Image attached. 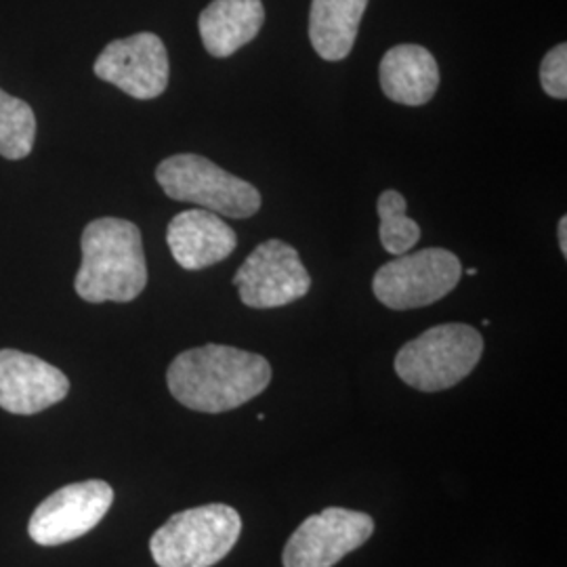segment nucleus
Masks as SVG:
<instances>
[{
  "mask_svg": "<svg viewBox=\"0 0 567 567\" xmlns=\"http://www.w3.org/2000/svg\"><path fill=\"white\" fill-rule=\"evenodd\" d=\"M112 503L114 489L102 480L60 487L32 513L28 534L41 547L72 543L100 526Z\"/></svg>",
  "mask_w": 567,
  "mask_h": 567,
  "instance_id": "7",
  "label": "nucleus"
},
{
  "mask_svg": "<svg viewBox=\"0 0 567 567\" xmlns=\"http://www.w3.org/2000/svg\"><path fill=\"white\" fill-rule=\"evenodd\" d=\"M379 72L386 97L410 107L431 102L440 86L437 61L421 44H398L389 49Z\"/></svg>",
  "mask_w": 567,
  "mask_h": 567,
  "instance_id": "13",
  "label": "nucleus"
},
{
  "mask_svg": "<svg viewBox=\"0 0 567 567\" xmlns=\"http://www.w3.org/2000/svg\"><path fill=\"white\" fill-rule=\"evenodd\" d=\"M34 140V110L0 89V156L7 161H21L32 152Z\"/></svg>",
  "mask_w": 567,
  "mask_h": 567,
  "instance_id": "16",
  "label": "nucleus"
},
{
  "mask_svg": "<svg viewBox=\"0 0 567 567\" xmlns=\"http://www.w3.org/2000/svg\"><path fill=\"white\" fill-rule=\"evenodd\" d=\"M240 532V513L229 505L187 508L154 532L150 550L158 567H213L236 547Z\"/></svg>",
  "mask_w": 567,
  "mask_h": 567,
  "instance_id": "3",
  "label": "nucleus"
},
{
  "mask_svg": "<svg viewBox=\"0 0 567 567\" xmlns=\"http://www.w3.org/2000/svg\"><path fill=\"white\" fill-rule=\"evenodd\" d=\"M70 381L60 368L18 349H0V408L30 416L60 404Z\"/></svg>",
  "mask_w": 567,
  "mask_h": 567,
  "instance_id": "11",
  "label": "nucleus"
},
{
  "mask_svg": "<svg viewBox=\"0 0 567 567\" xmlns=\"http://www.w3.org/2000/svg\"><path fill=\"white\" fill-rule=\"evenodd\" d=\"M168 391L179 404L221 414L261 395L271 383V365L264 355L227 347L204 344L179 353L166 372Z\"/></svg>",
  "mask_w": 567,
  "mask_h": 567,
  "instance_id": "1",
  "label": "nucleus"
},
{
  "mask_svg": "<svg viewBox=\"0 0 567 567\" xmlns=\"http://www.w3.org/2000/svg\"><path fill=\"white\" fill-rule=\"evenodd\" d=\"M379 219H381L379 236L389 255L402 257L421 240V227L405 215V198L400 192L386 189L381 194Z\"/></svg>",
  "mask_w": 567,
  "mask_h": 567,
  "instance_id": "17",
  "label": "nucleus"
},
{
  "mask_svg": "<svg viewBox=\"0 0 567 567\" xmlns=\"http://www.w3.org/2000/svg\"><path fill=\"white\" fill-rule=\"evenodd\" d=\"M156 182L171 200L198 204L229 219L252 217L261 208V194L255 185L196 154L163 161L156 168Z\"/></svg>",
  "mask_w": 567,
  "mask_h": 567,
  "instance_id": "5",
  "label": "nucleus"
},
{
  "mask_svg": "<svg viewBox=\"0 0 567 567\" xmlns=\"http://www.w3.org/2000/svg\"><path fill=\"white\" fill-rule=\"evenodd\" d=\"M166 243L183 269L198 271L227 259L238 246V236L219 215L194 208L183 210L168 224Z\"/></svg>",
  "mask_w": 567,
  "mask_h": 567,
  "instance_id": "12",
  "label": "nucleus"
},
{
  "mask_svg": "<svg viewBox=\"0 0 567 567\" xmlns=\"http://www.w3.org/2000/svg\"><path fill=\"white\" fill-rule=\"evenodd\" d=\"M95 76L135 100H156L168 86V53L152 32L110 42L95 60Z\"/></svg>",
  "mask_w": 567,
  "mask_h": 567,
  "instance_id": "10",
  "label": "nucleus"
},
{
  "mask_svg": "<svg viewBox=\"0 0 567 567\" xmlns=\"http://www.w3.org/2000/svg\"><path fill=\"white\" fill-rule=\"evenodd\" d=\"M557 236H559V248H561L564 257H567V217H561L559 227H557Z\"/></svg>",
  "mask_w": 567,
  "mask_h": 567,
  "instance_id": "19",
  "label": "nucleus"
},
{
  "mask_svg": "<svg viewBox=\"0 0 567 567\" xmlns=\"http://www.w3.org/2000/svg\"><path fill=\"white\" fill-rule=\"evenodd\" d=\"M234 284L246 307L274 309L303 299L311 278L297 248L282 240H267L246 257Z\"/></svg>",
  "mask_w": 567,
  "mask_h": 567,
  "instance_id": "9",
  "label": "nucleus"
},
{
  "mask_svg": "<svg viewBox=\"0 0 567 567\" xmlns=\"http://www.w3.org/2000/svg\"><path fill=\"white\" fill-rule=\"evenodd\" d=\"M265 21L261 0H213L200 13L204 49L225 60L252 41Z\"/></svg>",
  "mask_w": 567,
  "mask_h": 567,
  "instance_id": "14",
  "label": "nucleus"
},
{
  "mask_svg": "<svg viewBox=\"0 0 567 567\" xmlns=\"http://www.w3.org/2000/svg\"><path fill=\"white\" fill-rule=\"evenodd\" d=\"M368 0H311L309 39L326 61H341L351 53Z\"/></svg>",
  "mask_w": 567,
  "mask_h": 567,
  "instance_id": "15",
  "label": "nucleus"
},
{
  "mask_svg": "<svg viewBox=\"0 0 567 567\" xmlns=\"http://www.w3.org/2000/svg\"><path fill=\"white\" fill-rule=\"evenodd\" d=\"M540 84L548 97L566 100L567 97V44L561 42L553 47L540 65Z\"/></svg>",
  "mask_w": 567,
  "mask_h": 567,
  "instance_id": "18",
  "label": "nucleus"
},
{
  "mask_svg": "<svg viewBox=\"0 0 567 567\" xmlns=\"http://www.w3.org/2000/svg\"><path fill=\"white\" fill-rule=\"evenodd\" d=\"M82 264L74 288L86 303H128L147 284L142 231L126 219L103 217L82 231Z\"/></svg>",
  "mask_w": 567,
  "mask_h": 567,
  "instance_id": "2",
  "label": "nucleus"
},
{
  "mask_svg": "<svg viewBox=\"0 0 567 567\" xmlns=\"http://www.w3.org/2000/svg\"><path fill=\"white\" fill-rule=\"evenodd\" d=\"M466 276H477V269H475V267H468V269H466Z\"/></svg>",
  "mask_w": 567,
  "mask_h": 567,
  "instance_id": "20",
  "label": "nucleus"
},
{
  "mask_svg": "<svg viewBox=\"0 0 567 567\" xmlns=\"http://www.w3.org/2000/svg\"><path fill=\"white\" fill-rule=\"evenodd\" d=\"M463 278L461 259L446 248H425L414 255H402L383 265L374 278L372 290L381 303L395 309H419L442 301Z\"/></svg>",
  "mask_w": 567,
  "mask_h": 567,
  "instance_id": "6",
  "label": "nucleus"
},
{
  "mask_svg": "<svg viewBox=\"0 0 567 567\" xmlns=\"http://www.w3.org/2000/svg\"><path fill=\"white\" fill-rule=\"evenodd\" d=\"M374 522L362 511L328 507L307 517L284 547V567H334L365 545Z\"/></svg>",
  "mask_w": 567,
  "mask_h": 567,
  "instance_id": "8",
  "label": "nucleus"
},
{
  "mask_svg": "<svg viewBox=\"0 0 567 567\" xmlns=\"http://www.w3.org/2000/svg\"><path fill=\"white\" fill-rule=\"evenodd\" d=\"M482 353L484 339L473 326H435L398 351L395 372L405 385L435 393L458 385L480 364Z\"/></svg>",
  "mask_w": 567,
  "mask_h": 567,
  "instance_id": "4",
  "label": "nucleus"
}]
</instances>
